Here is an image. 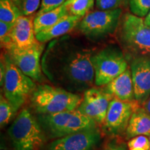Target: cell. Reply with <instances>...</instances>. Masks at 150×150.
<instances>
[{"mask_svg": "<svg viewBox=\"0 0 150 150\" xmlns=\"http://www.w3.org/2000/svg\"><path fill=\"white\" fill-rule=\"evenodd\" d=\"M17 110L13 105L5 98L4 95L0 96V125L1 128L6 126L13 119Z\"/></svg>", "mask_w": 150, "mask_h": 150, "instance_id": "21", "label": "cell"}, {"mask_svg": "<svg viewBox=\"0 0 150 150\" xmlns=\"http://www.w3.org/2000/svg\"><path fill=\"white\" fill-rule=\"evenodd\" d=\"M66 1H71V0H66Z\"/></svg>", "mask_w": 150, "mask_h": 150, "instance_id": "35", "label": "cell"}, {"mask_svg": "<svg viewBox=\"0 0 150 150\" xmlns=\"http://www.w3.org/2000/svg\"><path fill=\"white\" fill-rule=\"evenodd\" d=\"M6 72V65L4 61V56H1V63H0V82H1V86H3L4 79V75Z\"/></svg>", "mask_w": 150, "mask_h": 150, "instance_id": "29", "label": "cell"}, {"mask_svg": "<svg viewBox=\"0 0 150 150\" xmlns=\"http://www.w3.org/2000/svg\"><path fill=\"white\" fill-rule=\"evenodd\" d=\"M112 99V95L103 87H92L84 92L81 102L76 110L93 120L97 125H103Z\"/></svg>", "mask_w": 150, "mask_h": 150, "instance_id": "10", "label": "cell"}, {"mask_svg": "<svg viewBox=\"0 0 150 150\" xmlns=\"http://www.w3.org/2000/svg\"><path fill=\"white\" fill-rule=\"evenodd\" d=\"M70 14L83 18L94 5V0L66 1Z\"/></svg>", "mask_w": 150, "mask_h": 150, "instance_id": "20", "label": "cell"}, {"mask_svg": "<svg viewBox=\"0 0 150 150\" xmlns=\"http://www.w3.org/2000/svg\"><path fill=\"white\" fill-rule=\"evenodd\" d=\"M117 37L123 48L134 57L150 56V27L143 18L131 13L122 16Z\"/></svg>", "mask_w": 150, "mask_h": 150, "instance_id": "3", "label": "cell"}, {"mask_svg": "<svg viewBox=\"0 0 150 150\" xmlns=\"http://www.w3.org/2000/svg\"><path fill=\"white\" fill-rule=\"evenodd\" d=\"M4 57L6 65L4 96L18 111L30 99L37 86L35 81L22 72L6 54Z\"/></svg>", "mask_w": 150, "mask_h": 150, "instance_id": "6", "label": "cell"}, {"mask_svg": "<svg viewBox=\"0 0 150 150\" xmlns=\"http://www.w3.org/2000/svg\"><path fill=\"white\" fill-rule=\"evenodd\" d=\"M124 1L125 0H96V6L99 10H112L119 8Z\"/></svg>", "mask_w": 150, "mask_h": 150, "instance_id": "26", "label": "cell"}, {"mask_svg": "<svg viewBox=\"0 0 150 150\" xmlns=\"http://www.w3.org/2000/svg\"><path fill=\"white\" fill-rule=\"evenodd\" d=\"M14 150H39L45 142V134L38 119L27 108L21 110L8 129Z\"/></svg>", "mask_w": 150, "mask_h": 150, "instance_id": "4", "label": "cell"}, {"mask_svg": "<svg viewBox=\"0 0 150 150\" xmlns=\"http://www.w3.org/2000/svg\"><path fill=\"white\" fill-rule=\"evenodd\" d=\"M129 149L131 148H138V149H144L149 150L150 147V142L149 138L144 135H140L131 138L128 142Z\"/></svg>", "mask_w": 150, "mask_h": 150, "instance_id": "24", "label": "cell"}, {"mask_svg": "<svg viewBox=\"0 0 150 150\" xmlns=\"http://www.w3.org/2000/svg\"><path fill=\"white\" fill-rule=\"evenodd\" d=\"M11 1H13V2L16 4L18 6H19V4H20V1H21V0H11Z\"/></svg>", "mask_w": 150, "mask_h": 150, "instance_id": "32", "label": "cell"}, {"mask_svg": "<svg viewBox=\"0 0 150 150\" xmlns=\"http://www.w3.org/2000/svg\"><path fill=\"white\" fill-rule=\"evenodd\" d=\"M18 6L11 0H0V22L13 24L21 16Z\"/></svg>", "mask_w": 150, "mask_h": 150, "instance_id": "19", "label": "cell"}, {"mask_svg": "<svg viewBox=\"0 0 150 150\" xmlns=\"http://www.w3.org/2000/svg\"><path fill=\"white\" fill-rule=\"evenodd\" d=\"M101 139L99 129L97 127H93L54 140L49 145L47 150H93Z\"/></svg>", "mask_w": 150, "mask_h": 150, "instance_id": "13", "label": "cell"}, {"mask_svg": "<svg viewBox=\"0 0 150 150\" xmlns=\"http://www.w3.org/2000/svg\"><path fill=\"white\" fill-rule=\"evenodd\" d=\"M81 17L69 14L59 20L52 27L40 31L35 34L38 42L45 43L52 40L56 38L61 37L70 33L78 25L81 20Z\"/></svg>", "mask_w": 150, "mask_h": 150, "instance_id": "16", "label": "cell"}, {"mask_svg": "<svg viewBox=\"0 0 150 150\" xmlns=\"http://www.w3.org/2000/svg\"><path fill=\"white\" fill-rule=\"evenodd\" d=\"M122 11L120 8L91 12L81 19L79 30L86 36L99 38L113 33L118 28Z\"/></svg>", "mask_w": 150, "mask_h": 150, "instance_id": "8", "label": "cell"}, {"mask_svg": "<svg viewBox=\"0 0 150 150\" xmlns=\"http://www.w3.org/2000/svg\"><path fill=\"white\" fill-rule=\"evenodd\" d=\"M70 14L66 1L57 8L35 16L34 19V31L35 34L52 27L65 16Z\"/></svg>", "mask_w": 150, "mask_h": 150, "instance_id": "18", "label": "cell"}, {"mask_svg": "<svg viewBox=\"0 0 150 150\" xmlns=\"http://www.w3.org/2000/svg\"><path fill=\"white\" fill-rule=\"evenodd\" d=\"M129 6L132 14L144 18L150 11V0H129Z\"/></svg>", "mask_w": 150, "mask_h": 150, "instance_id": "22", "label": "cell"}, {"mask_svg": "<svg viewBox=\"0 0 150 150\" xmlns=\"http://www.w3.org/2000/svg\"><path fill=\"white\" fill-rule=\"evenodd\" d=\"M149 142H150V135L149 136ZM149 150H150V147H149Z\"/></svg>", "mask_w": 150, "mask_h": 150, "instance_id": "34", "label": "cell"}, {"mask_svg": "<svg viewBox=\"0 0 150 150\" xmlns=\"http://www.w3.org/2000/svg\"><path fill=\"white\" fill-rule=\"evenodd\" d=\"M103 150H128L125 144L111 142L107 144Z\"/></svg>", "mask_w": 150, "mask_h": 150, "instance_id": "28", "label": "cell"}, {"mask_svg": "<svg viewBox=\"0 0 150 150\" xmlns=\"http://www.w3.org/2000/svg\"><path fill=\"white\" fill-rule=\"evenodd\" d=\"M138 103L125 102L113 97L110 101L106 119L102 126L107 134L120 136L126 132L129 120L134 110L138 108Z\"/></svg>", "mask_w": 150, "mask_h": 150, "instance_id": "11", "label": "cell"}, {"mask_svg": "<svg viewBox=\"0 0 150 150\" xmlns=\"http://www.w3.org/2000/svg\"><path fill=\"white\" fill-rule=\"evenodd\" d=\"M91 49L69 36L54 40L48 45L41 59L42 72L54 86L78 94L91 88L95 71Z\"/></svg>", "mask_w": 150, "mask_h": 150, "instance_id": "1", "label": "cell"}, {"mask_svg": "<svg viewBox=\"0 0 150 150\" xmlns=\"http://www.w3.org/2000/svg\"><path fill=\"white\" fill-rule=\"evenodd\" d=\"M45 43L39 42L33 47L26 50L11 49L6 54L22 72L35 81L42 79L41 57L45 50Z\"/></svg>", "mask_w": 150, "mask_h": 150, "instance_id": "9", "label": "cell"}, {"mask_svg": "<svg viewBox=\"0 0 150 150\" xmlns=\"http://www.w3.org/2000/svg\"><path fill=\"white\" fill-rule=\"evenodd\" d=\"M40 6V0H21L18 8L22 16H32Z\"/></svg>", "mask_w": 150, "mask_h": 150, "instance_id": "23", "label": "cell"}, {"mask_svg": "<svg viewBox=\"0 0 150 150\" xmlns=\"http://www.w3.org/2000/svg\"><path fill=\"white\" fill-rule=\"evenodd\" d=\"M29 100L35 113L46 115L76 110L82 97L58 86L40 84L37 86Z\"/></svg>", "mask_w": 150, "mask_h": 150, "instance_id": "2", "label": "cell"}, {"mask_svg": "<svg viewBox=\"0 0 150 150\" xmlns=\"http://www.w3.org/2000/svg\"><path fill=\"white\" fill-rule=\"evenodd\" d=\"M129 150H145L144 149H138V148H131V149H129Z\"/></svg>", "mask_w": 150, "mask_h": 150, "instance_id": "33", "label": "cell"}, {"mask_svg": "<svg viewBox=\"0 0 150 150\" xmlns=\"http://www.w3.org/2000/svg\"><path fill=\"white\" fill-rule=\"evenodd\" d=\"M145 22L147 25L150 27V11L149 12V13H148L145 18Z\"/></svg>", "mask_w": 150, "mask_h": 150, "instance_id": "31", "label": "cell"}, {"mask_svg": "<svg viewBox=\"0 0 150 150\" xmlns=\"http://www.w3.org/2000/svg\"><path fill=\"white\" fill-rule=\"evenodd\" d=\"M127 139L144 135H150V114L145 108H137L131 115L126 130Z\"/></svg>", "mask_w": 150, "mask_h": 150, "instance_id": "17", "label": "cell"}, {"mask_svg": "<svg viewBox=\"0 0 150 150\" xmlns=\"http://www.w3.org/2000/svg\"><path fill=\"white\" fill-rule=\"evenodd\" d=\"M103 88L112 97L120 100L125 102L135 101L134 83L131 70L129 68Z\"/></svg>", "mask_w": 150, "mask_h": 150, "instance_id": "15", "label": "cell"}, {"mask_svg": "<svg viewBox=\"0 0 150 150\" xmlns=\"http://www.w3.org/2000/svg\"><path fill=\"white\" fill-rule=\"evenodd\" d=\"M13 25L14 24H11L6 22H0V40H4L9 34Z\"/></svg>", "mask_w": 150, "mask_h": 150, "instance_id": "27", "label": "cell"}, {"mask_svg": "<svg viewBox=\"0 0 150 150\" xmlns=\"http://www.w3.org/2000/svg\"><path fill=\"white\" fill-rule=\"evenodd\" d=\"M143 108L146 111H147L150 114V96L147 99V101L143 104Z\"/></svg>", "mask_w": 150, "mask_h": 150, "instance_id": "30", "label": "cell"}, {"mask_svg": "<svg viewBox=\"0 0 150 150\" xmlns=\"http://www.w3.org/2000/svg\"><path fill=\"white\" fill-rule=\"evenodd\" d=\"M38 120L45 134L50 138L54 139L76 131L97 127V124L93 120L77 110L38 115Z\"/></svg>", "mask_w": 150, "mask_h": 150, "instance_id": "5", "label": "cell"}, {"mask_svg": "<svg viewBox=\"0 0 150 150\" xmlns=\"http://www.w3.org/2000/svg\"><path fill=\"white\" fill-rule=\"evenodd\" d=\"M66 0H42L40 8L35 14V16H39L45 13L57 8L64 4Z\"/></svg>", "mask_w": 150, "mask_h": 150, "instance_id": "25", "label": "cell"}, {"mask_svg": "<svg viewBox=\"0 0 150 150\" xmlns=\"http://www.w3.org/2000/svg\"><path fill=\"white\" fill-rule=\"evenodd\" d=\"M95 84L104 86L128 69V63L123 52L119 48L109 46L94 54L92 57Z\"/></svg>", "mask_w": 150, "mask_h": 150, "instance_id": "7", "label": "cell"}, {"mask_svg": "<svg viewBox=\"0 0 150 150\" xmlns=\"http://www.w3.org/2000/svg\"><path fill=\"white\" fill-rule=\"evenodd\" d=\"M131 72L134 83L135 100L143 105L150 96V56L133 58Z\"/></svg>", "mask_w": 150, "mask_h": 150, "instance_id": "14", "label": "cell"}, {"mask_svg": "<svg viewBox=\"0 0 150 150\" xmlns=\"http://www.w3.org/2000/svg\"><path fill=\"white\" fill-rule=\"evenodd\" d=\"M34 19L33 16H21L14 24L9 34L1 40V47L6 50L11 49L26 50L33 47L39 42L35 37Z\"/></svg>", "mask_w": 150, "mask_h": 150, "instance_id": "12", "label": "cell"}]
</instances>
